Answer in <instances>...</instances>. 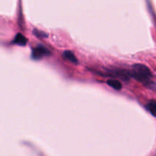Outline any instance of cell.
Instances as JSON below:
<instances>
[{"label": "cell", "instance_id": "obj_5", "mask_svg": "<svg viewBox=\"0 0 156 156\" xmlns=\"http://www.w3.org/2000/svg\"><path fill=\"white\" fill-rule=\"evenodd\" d=\"M107 84H108L110 87H111L112 88L115 89V90H120V89L122 88L121 83H120L119 80H115V79L108 80L107 81Z\"/></svg>", "mask_w": 156, "mask_h": 156}, {"label": "cell", "instance_id": "obj_3", "mask_svg": "<svg viewBox=\"0 0 156 156\" xmlns=\"http://www.w3.org/2000/svg\"><path fill=\"white\" fill-rule=\"evenodd\" d=\"M62 57L65 59L69 61L70 62L73 63V64H77L78 63V60L76 58V55L71 50H66V51H64L63 54H62Z\"/></svg>", "mask_w": 156, "mask_h": 156}, {"label": "cell", "instance_id": "obj_1", "mask_svg": "<svg viewBox=\"0 0 156 156\" xmlns=\"http://www.w3.org/2000/svg\"><path fill=\"white\" fill-rule=\"evenodd\" d=\"M131 76L143 84H149L151 83L152 73L148 67L143 64H135L133 66L132 71L130 73Z\"/></svg>", "mask_w": 156, "mask_h": 156}, {"label": "cell", "instance_id": "obj_6", "mask_svg": "<svg viewBox=\"0 0 156 156\" xmlns=\"http://www.w3.org/2000/svg\"><path fill=\"white\" fill-rule=\"evenodd\" d=\"M146 107H147V110L150 112V113L152 116H156V101H150L147 104Z\"/></svg>", "mask_w": 156, "mask_h": 156}, {"label": "cell", "instance_id": "obj_2", "mask_svg": "<svg viewBox=\"0 0 156 156\" xmlns=\"http://www.w3.org/2000/svg\"><path fill=\"white\" fill-rule=\"evenodd\" d=\"M50 52L48 49L43 45H38L32 50V58L34 60H40L44 57L50 55Z\"/></svg>", "mask_w": 156, "mask_h": 156}, {"label": "cell", "instance_id": "obj_4", "mask_svg": "<svg viewBox=\"0 0 156 156\" xmlns=\"http://www.w3.org/2000/svg\"><path fill=\"white\" fill-rule=\"evenodd\" d=\"M13 43L20 46H24L27 44V39H26V38L24 35H22L21 34L19 33L15 36V39H14L13 41Z\"/></svg>", "mask_w": 156, "mask_h": 156}]
</instances>
